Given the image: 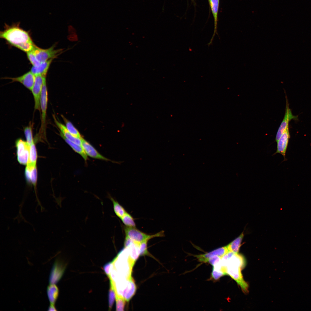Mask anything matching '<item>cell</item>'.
Segmentation results:
<instances>
[{
    "label": "cell",
    "instance_id": "6da1fadb",
    "mask_svg": "<svg viewBox=\"0 0 311 311\" xmlns=\"http://www.w3.org/2000/svg\"><path fill=\"white\" fill-rule=\"evenodd\" d=\"M19 22L11 25L5 24L4 30L0 33V37L11 45L26 53L36 46L29 33L20 27Z\"/></svg>",
    "mask_w": 311,
    "mask_h": 311
},
{
    "label": "cell",
    "instance_id": "7a4b0ae2",
    "mask_svg": "<svg viewBox=\"0 0 311 311\" xmlns=\"http://www.w3.org/2000/svg\"><path fill=\"white\" fill-rule=\"evenodd\" d=\"M221 262L227 275L234 279L244 292H248V285L244 280L241 272L246 264L244 257L238 253L230 251L221 258Z\"/></svg>",
    "mask_w": 311,
    "mask_h": 311
},
{
    "label": "cell",
    "instance_id": "3957f363",
    "mask_svg": "<svg viewBox=\"0 0 311 311\" xmlns=\"http://www.w3.org/2000/svg\"><path fill=\"white\" fill-rule=\"evenodd\" d=\"M124 229L126 236L134 242L139 244L154 237H163L164 235L163 231L154 234L149 235L142 232L135 227L126 226L124 227Z\"/></svg>",
    "mask_w": 311,
    "mask_h": 311
},
{
    "label": "cell",
    "instance_id": "277c9868",
    "mask_svg": "<svg viewBox=\"0 0 311 311\" xmlns=\"http://www.w3.org/2000/svg\"><path fill=\"white\" fill-rule=\"evenodd\" d=\"M46 77H43V83L40 101L41 112L40 131L44 136H45L46 133V112L48 101V92Z\"/></svg>",
    "mask_w": 311,
    "mask_h": 311
},
{
    "label": "cell",
    "instance_id": "5b68a950",
    "mask_svg": "<svg viewBox=\"0 0 311 311\" xmlns=\"http://www.w3.org/2000/svg\"><path fill=\"white\" fill-rule=\"evenodd\" d=\"M55 46L46 49H43L35 46L32 50L38 60L41 63L56 58L62 51L55 49Z\"/></svg>",
    "mask_w": 311,
    "mask_h": 311
},
{
    "label": "cell",
    "instance_id": "8992f818",
    "mask_svg": "<svg viewBox=\"0 0 311 311\" xmlns=\"http://www.w3.org/2000/svg\"><path fill=\"white\" fill-rule=\"evenodd\" d=\"M16 145L18 161L21 164L27 165L29 159L30 145L21 139L16 141Z\"/></svg>",
    "mask_w": 311,
    "mask_h": 311
},
{
    "label": "cell",
    "instance_id": "52a82bcc",
    "mask_svg": "<svg viewBox=\"0 0 311 311\" xmlns=\"http://www.w3.org/2000/svg\"><path fill=\"white\" fill-rule=\"evenodd\" d=\"M66 265L62 261L56 260L51 269L49 277L50 284H56L62 278Z\"/></svg>",
    "mask_w": 311,
    "mask_h": 311
},
{
    "label": "cell",
    "instance_id": "ba28073f",
    "mask_svg": "<svg viewBox=\"0 0 311 311\" xmlns=\"http://www.w3.org/2000/svg\"><path fill=\"white\" fill-rule=\"evenodd\" d=\"M43 83V76L41 75H35V81L31 90L34 99L35 109L40 111V98Z\"/></svg>",
    "mask_w": 311,
    "mask_h": 311
},
{
    "label": "cell",
    "instance_id": "9c48e42d",
    "mask_svg": "<svg viewBox=\"0 0 311 311\" xmlns=\"http://www.w3.org/2000/svg\"><path fill=\"white\" fill-rule=\"evenodd\" d=\"M286 104L285 115L276 135L275 141L276 142L279 139L282 135L289 126V124L290 121L292 120H296L298 118L297 116L294 115L293 114L291 109L289 108V104L287 98Z\"/></svg>",
    "mask_w": 311,
    "mask_h": 311
},
{
    "label": "cell",
    "instance_id": "30bf717a",
    "mask_svg": "<svg viewBox=\"0 0 311 311\" xmlns=\"http://www.w3.org/2000/svg\"><path fill=\"white\" fill-rule=\"evenodd\" d=\"M290 137L288 126L277 142L276 151L273 154L274 155L278 153L281 154L284 157V161L287 160L286 154Z\"/></svg>",
    "mask_w": 311,
    "mask_h": 311
},
{
    "label": "cell",
    "instance_id": "8fae6325",
    "mask_svg": "<svg viewBox=\"0 0 311 311\" xmlns=\"http://www.w3.org/2000/svg\"><path fill=\"white\" fill-rule=\"evenodd\" d=\"M6 78L11 80L13 82H20L31 91L35 81V75L30 71L18 77H6Z\"/></svg>",
    "mask_w": 311,
    "mask_h": 311
},
{
    "label": "cell",
    "instance_id": "7c38bea8",
    "mask_svg": "<svg viewBox=\"0 0 311 311\" xmlns=\"http://www.w3.org/2000/svg\"><path fill=\"white\" fill-rule=\"evenodd\" d=\"M81 146L86 155L93 158L105 161H110L100 153L88 142L83 138L81 139Z\"/></svg>",
    "mask_w": 311,
    "mask_h": 311
},
{
    "label": "cell",
    "instance_id": "4fadbf2b",
    "mask_svg": "<svg viewBox=\"0 0 311 311\" xmlns=\"http://www.w3.org/2000/svg\"><path fill=\"white\" fill-rule=\"evenodd\" d=\"M229 251L226 246L218 248L206 253L196 255L195 256L200 262L206 263L208 262V259L212 257L217 256L222 257Z\"/></svg>",
    "mask_w": 311,
    "mask_h": 311
},
{
    "label": "cell",
    "instance_id": "5bb4252c",
    "mask_svg": "<svg viewBox=\"0 0 311 311\" xmlns=\"http://www.w3.org/2000/svg\"><path fill=\"white\" fill-rule=\"evenodd\" d=\"M53 116L55 123L60 130V132L63 136L70 141L81 146V138H76L72 136L69 132L66 126L59 122L54 115H53Z\"/></svg>",
    "mask_w": 311,
    "mask_h": 311
},
{
    "label": "cell",
    "instance_id": "9a60e30c",
    "mask_svg": "<svg viewBox=\"0 0 311 311\" xmlns=\"http://www.w3.org/2000/svg\"><path fill=\"white\" fill-rule=\"evenodd\" d=\"M210 5L213 15L214 21V29L213 35L210 42L207 44L208 46L211 45L215 34L218 35L217 32V15L218 11L219 0H210Z\"/></svg>",
    "mask_w": 311,
    "mask_h": 311
},
{
    "label": "cell",
    "instance_id": "2e32d148",
    "mask_svg": "<svg viewBox=\"0 0 311 311\" xmlns=\"http://www.w3.org/2000/svg\"><path fill=\"white\" fill-rule=\"evenodd\" d=\"M135 283L131 277L128 280L126 287L123 290L122 296L126 301H129L135 294L136 290Z\"/></svg>",
    "mask_w": 311,
    "mask_h": 311
},
{
    "label": "cell",
    "instance_id": "e0dca14e",
    "mask_svg": "<svg viewBox=\"0 0 311 311\" xmlns=\"http://www.w3.org/2000/svg\"><path fill=\"white\" fill-rule=\"evenodd\" d=\"M53 59H50L46 62L41 63L37 66H33L31 72L35 75H41L46 77L50 65Z\"/></svg>",
    "mask_w": 311,
    "mask_h": 311
},
{
    "label": "cell",
    "instance_id": "ac0fdd59",
    "mask_svg": "<svg viewBox=\"0 0 311 311\" xmlns=\"http://www.w3.org/2000/svg\"><path fill=\"white\" fill-rule=\"evenodd\" d=\"M25 176L28 181L34 186L36 184L37 170L36 165L27 164L25 170Z\"/></svg>",
    "mask_w": 311,
    "mask_h": 311
},
{
    "label": "cell",
    "instance_id": "d6986e66",
    "mask_svg": "<svg viewBox=\"0 0 311 311\" xmlns=\"http://www.w3.org/2000/svg\"><path fill=\"white\" fill-rule=\"evenodd\" d=\"M47 293L50 304L54 305L58 298L59 289L55 284H51L48 286Z\"/></svg>",
    "mask_w": 311,
    "mask_h": 311
},
{
    "label": "cell",
    "instance_id": "ffe728a7",
    "mask_svg": "<svg viewBox=\"0 0 311 311\" xmlns=\"http://www.w3.org/2000/svg\"><path fill=\"white\" fill-rule=\"evenodd\" d=\"M139 244L132 240L129 245L126 247L129 249L130 258L134 262H135L140 256Z\"/></svg>",
    "mask_w": 311,
    "mask_h": 311
},
{
    "label": "cell",
    "instance_id": "44dd1931",
    "mask_svg": "<svg viewBox=\"0 0 311 311\" xmlns=\"http://www.w3.org/2000/svg\"><path fill=\"white\" fill-rule=\"evenodd\" d=\"M60 136L73 149L75 152L79 154L85 161H87L88 159L87 155L86 153L82 146L68 140L64 137L60 132Z\"/></svg>",
    "mask_w": 311,
    "mask_h": 311
},
{
    "label": "cell",
    "instance_id": "7402d4cb",
    "mask_svg": "<svg viewBox=\"0 0 311 311\" xmlns=\"http://www.w3.org/2000/svg\"><path fill=\"white\" fill-rule=\"evenodd\" d=\"M244 236V234L242 232L238 237L227 246L229 251L232 252L234 253H238L241 245V242Z\"/></svg>",
    "mask_w": 311,
    "mask_h": 311
},
{
    "label": "cell",
    "instance_id": "603a6c76",
    "mask_svg": "<svg viewBox=\"0 0 311 311\" xmlns=\"http://www.w3.org/2000/svg\"><path fill=\"white\" fill-rule=\"evenodd\" d=\"M110 287L108 294L109 310L112 308L116 297V291L114 283L112 279L110 278Z\"/></svg>",
    "mask_w": 311,
    "mask_h": 311
},
{
    "label": "cell",
    "instance_id": "cb8c5ba5",
    "mask_svg": "<svg viewBox=\"0 0 311 311\" xmlns=\"http://www.w3.org/2000/svg\"><path fill=\"white\" fill-rule=\"evenodd\" d=\"M113 204V210L115 215L121 219L127 212L124 208L113 198L110 196Z\"/></svg>",
    "mask_w": 311,
    "mask_h": 311
},
{
    "label": "cell",
    "instance_id": "d4e9b609",
    "mask_svg": "<svg viewBox=\"0 0 311 311\" xmlns=\"http://www.w3.org/2000/svg\"><path fill=\"white\" fill-rule=\"evenodd\" d=\"M37 154L35 143L30 145L29 154L28 162L27 164L36 165Z\"/></svg>",
    "mask_w": 311,
    "mask_h": 311
},
{
    "label": "cell",
    "instance_id": "484cf974",
    "mask_svg": "<svg viewBox=\"0 0 311 311\" xmlns=\"http://www.w3.org/2000/svg\"><path fill=\"white\" fill-rule=\"evenodd\" d=\"M65 124L66 126L70 133L73 136L81 139L82 137L78 130L75 127L72 123L62 116Z\"/></svg>",
    "mask_w": 311,
    "mask_h": 311
},
{
    "label": "cell",
    "instance_id": "4316f807",
    "mask_svg": "<svg viewBox=\"0 0 311 311\" xmlns=\"http://www.w3.org/2000/svg\"><path fill=\"white\" fill-rule=\"evenodd\" d=\"M123 223L126 226L136 227V224L132 216L127 212L121 219Z\"/></svg>",
    "mask_w": 311,
    "mask_h": 311
},
{
    "label": "cell",
    "instance_id": "83f0119b",
    "mask_svg": "<svg viewBox=\"0 0 311 311\" xmlns=\"http://www.w3.org/2000/svg\"><path fill=\"white\" fill-rule=\"evenodd\" d=\"M24 132L26 141L29 145L34 143L33 138L32 127L31 125L25 127L24 129Z\"/></svg>",
    "mask_w": 311,
    "mask_h": 311
},
{
    "label": "cell",
    "instance_id": "f1b7e54d",
    "mask_svg": "<svg viewBox=\"0 0 311 311\" xmlns=\"http://www.w3.org/2000/svg\"><path fill=\"white\" fill-rule=\"evenodd\" d=\"M125 301H126L122 296L116 294V310H124Z\"/></svg>",
    "mask_w": 311,
    "mask_h": 311
},
{
    "label": "cell",
    "instance_id": "f546056e",
    "mask_svg": "<svg viewBox=\"0 0 311 311\" xmlns=\"http://www.w3.org/2000/svg\"><path fill=\"white\" fill-rule=\"evenodd\" d=\"M27 58L33 66H37L41 64L37 59L32 50L27 53Z\"/></svg>",
    "mask_w": 311,
    "mask_h": 311
},
{
    "label": "cell",
    "instance_id": "4dcf8cb0",
    "mask_svg": "<svg viewBox=\"0 0 311 311\" xmlns=\"http://www.w3.org/2000/svg\"><path fill=\"white\" fill-rule=\"evenodd\" d=\"M148 240H147L140 243V256L149 255V253L147 250V246Z\"/></svg>",
    "mask_w": 311,
    "mask_h": 311
},
{
    "label": "cell",
    "instance_id": "1f68e13d",
    "mask_svg": "<svg viewBox=\"0 0 311 311\" xmlns=\"http://www.w3.org/2000/svg\"><path fill=\"white\" fill-rule=\"evenodd\" d=\"M225 275V274L222 271L217 270L213 268L211 273L212 278L215 280H217L221 276Z\"/></svg>",
    "mask_w": 311,
    "mask_h": 311
},
{
    "label": "cell",
    "instance_id": "d6a6232c",
    "mask_svg": "<svg viewBox=\"0 0 311 311\" xmlns=\"http://www.w3.org/2000/svg\"><path fill=\"white\" fill-rule=\"evenodd\" d=\"M112 264V261L107 263L103 267L104 271L108 278L110 275V270L111 266Z\"/></svg>",
    "mask_w": 311,
    "mask_h": 311
},
{
    "label": "cell",
    "instance_id": "836d02e7",
    "mask_svg": "<svg viewBox=\"0 0 311 311\" xmlns=\"http://www.w3.org/2000/svg\"><path fill=\"white\" fill-rule=\"evenodd\" d=\"M48 310L56 311L57 310L56 309L54 305L50 304V305L48 308Z\"/></svg>",
    "mask_w": 311,
    "mask_h": 311
},
{
    "label": "cell",
    "instance_id": "e575fe53",
    "mask_svg": "<svg viewBox=\"0 0 311 311\" xmlns=\"http://www.w3.org/2000/svg\"><path fill=\"white\" fill-rule=\"evenodd\" d=\"M208 0L209 1H210V0Z\"/></svg>",
    "mask_w": 311,
    "mask_h": 311
}]
</instances>
